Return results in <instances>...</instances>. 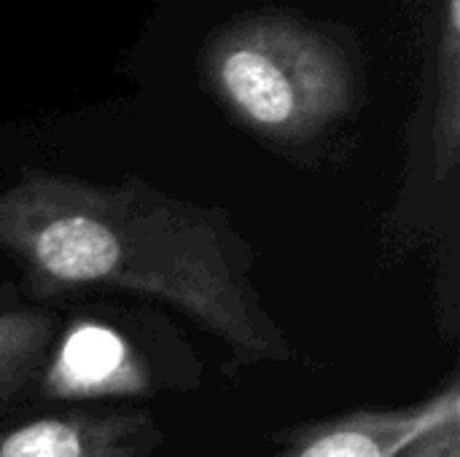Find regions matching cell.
<instances>
[{
  "mask_svg": "<svg viewBox=\"0 0 460 457\" xmlns=\"http://www.w3.org/2000/svg\"><path fill=\"white\" fill-rule=\"evenodd\" d=\"M0 250L43 294L108 288L170 304L240 366L294 358L253 286L251 248L221 207L143 183L92 186L30 172L0 189Z\"/></svg>",
  "mask_w": 460,
  "mask_h": 457,
  "instance_id": "6da1fadb",
  "label": "cell"
},
{
  "mask_svg": "<svg viewBox=\"0 0 460 457\" xmlns=\"http://www.w3.org/2000/svg\"><path fill=\"white\" fill-rule=\"evenodd\" d=\"M460 417V385L453 377L434 396L391 409H353L283 434L270 457H396L437 426Z\"/></svg>",
  "mask_w": 460,
  "mask_h": 457,
  "instance_id": "7a4b0ae2",
  "label": "cell"
},
{
  "mask_svg": "<svg viewBox=\"0 0 460 457\" xmlns=\"http://www.w3.org/2000/svg\"><path fill=\"white\" fill-rule=\"evenodd\" d=\"M162 428L146 409L62 412L0 436V457H151Z\"/></svg>",
  "mask_w": 460,
  "mask_h": 457,
  "instance_id": "3957f363",
  "label": "cell"
},
{
  "mask_svg": "<svg viewBox=\"0 0 460 457\" xmlns=\"http://www.w3.org/2000/svg\"><path fill=\"white\" fill-rule=\"evenodd\" d=\"M221 86L245 121L270 132H299L318 124L321 108L272 57L240 48L221 65Z\"/></svg>",
  "mask_w": 460,
  "mask_h": 457,
  "instance_id": "277c9868",
  "label": "cell"
},
{
  "mask_svg": "<svg viewBox=\"0 0 460 457\" xmlns=\"http://www.w3.org/2000/svg\"><path fill=\"white\" fill-rule=\"evenodd\" d=\"M57 323L46 312H0V407L19 399L49 366Z\"/></svg>",
  "mask_w": 460,
  "mask_h": 457,
  "instance_id": "5b68a950",
  "label": "cell"
},
{
  "mask_svg": "<svg viewBox=\"0 0 460 457\" xmlns=\"http://www.w3.org/2000/svg\"><path fill=\"white\" fill-rule=\"evenodd\" d=\"M396 457H460V417H453L423 434Z\"/></svg>",
  "mask_w": 460,
  "mask_h": 457,
  "instance_id": "8992f818",
  "label": "cell"
}]
</instances>
